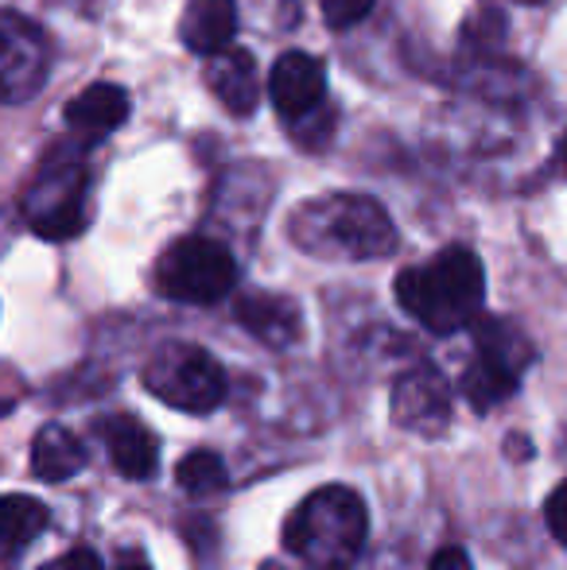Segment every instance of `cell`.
<instances>
[{
	"label": "cell",
	"mask_w": 567,
	"mask_h": 570,
	"mask_svg": "<svg viewBox=\"0 0 567 570\" xmlns=\"http://www.w3.org/2000/svg\"><path fill=\"white\" fill-rule=\"evenodd\" d=\"M51 512L43 501L28 493H8L0 497V556H20L23 548L36 543V535L47 528Z\"/></svg>",
	"instance_id": "cell-16"
},
{
	"label": "cell",
	"mask_w": 567,
	"mask_h": 570,
	"mask_svg": "<svg viewBox=\"0 0 567 570\" xmlns=\"http://www.w3.org/2000/svg\"><path fill=\"white\" fill-rule=\"evenodd\" d=\"M47 78V36L20 12H0V101L36 98Z\"/></svg>",
	"instance_id": "cell-7"
},
{
	"label": "cell",
	"mask_w": 567,
	"mask_h": 570,
	"mask_svg": "<svg viewBox=\"0 0 567 570\" xmlns=\"http://www.w3.org/2000/svg\"><path fill=\"white\" fill-rule=\"evenodd\" d=\"M292 132H295V140H300L307 151H319L326 140H331V132H334V109L323 101V106H319V109H311L307 117H300V120H295V125H292Z\"/></svg>",
	"instance_id": "cell-20"
},
{
	"label": "cell",
	"mask_w": 567,
	"mask_h": 570,
	"mask_svg": "<svg viewBox=\"0 0 567 570\" xmlns=\"http://www.w3.org/2000/svg\"><path fill=\"white\" fill-rule=\"evenodd\" d=\"M86 465V446L62 423H47L31 443V470L43 481H67Z\"/></svg>",
	"instance_id": "cell-15"
},
{
	"label": "cell",
	"mask_w": 567,
	"mask_h": 570,
	"mask_svg": "<svg viewBox=\"0 0 567 570\" xmlns=\"http://www.w3.org/2000/svg\"><path fill=\"white\" fill-rule=\"evenodd\" d=\"M237 36V4L234 0H190L183 8L179 39L187 51L195 55H222L226 47H234Z\"/></svg>",
	"instance_id": "cell-13"
},
{
	"label": "cell",
	"mask_w": 567,
	"mask_h": 570,
	"mask_svg": "<svg viewBox=\"0 0 567 570\" xmlns=\"http://www.w3.org/2000/svg\"><path fill=\"white\" fill-rule=\"evenodd\" d=\"M117 570H148L144 563H125V567H117Z\"/></svg>",
	"instance_id": "cell-25"
},
{
	"label": "cell",
	"mask_w": 567,
	"mask_h": 570,
	"mask_svg": "<svg viewBox=\"0 0 567 570\" xmlns=\"http://www.w3.org/2000/svg\"><path fill=\"white\" fill-rule=\"evenodd\" d=\"M370 535V517L354 489L323 485L303 497L284 524V548L319 570H350Z\"/></svg>",
	"instance_id": "cell-2"
},
{
	"label": "cell",
	"mask_w": 567,
	"mask_h": 570,
	"mask_svg": "<svg viewBox=\"0 0 567 570\" xmlns=\"http://www.w3.org/2000/svg\"><path fill=\"white\" fill-rule=\"evenodd\" d=\"M268 98H273L276 114L287 125H295L300 117H307L311 109H319L326 101V70L315 55L303 51H284L276 59L273 75H268Z\"/></svg>",
	"instance_id": "cell-9"
},
{
	"label": "cell",
	"mask_w": 567,
	"mask_h": 570,
	"mask_svg": "<svg viewBox=\"0 0 567 570\" xmlns=\"http://www.w3.org/2000/svg\"><path fill=\"white\" fill-rule=\"evenodd\" d=\"M428 570H475V567H470V559L462 548H443L436 559H431Z\"/></svg>",
	"instance_id": "cell-24"
},
{
	"label": "cell",
	"mask_w": 567,
	"mask_h": 570,
	"mask_svg": "<svg viewBox=\"0 0 567 570\" xmlns=\"http://www.w3.org/2000/svg\"><path fill=\"white\" fill-rule=\"evenodd\" d=\"M517 381L521 376L509 373V368L493 365V361H482L475 357L467 365V373H462V396L470 400V407H478V412H490L493 404H501V400H509L517 392Z\"/></svg>",
	"instance_id": "cell-18"
},
{
	"label": "cell",
	"mask_w": 567,
	"mask_h": 570,
	"mask_svg": "<svg viewBox=\"0 0 567 570\" xmlns=\"http://www.w3.org/2000/svg\"><path fill=\"white\" fill-rule=\"evenodd\" d=\"M106 446H109V462L125 473V478H148L159 465V443L140 420L133 415H114L106 420Z\"/></svg>",
	"instance_id": "cell-14"
},
{
	"label": "cell",
	"mask_w": 567,
	"mask_h": 570,
	"mask_svg": "<svg viewBox=\"0 0 567 570\" xmlns=\"http://www.w3.org/2000/svg\"><path fill=\"white\" fill-rule=\"evenodd\" d=\"M129 109H133V101L121 86L94 82L67 101L62 117H67V125L75 128L82 140H106L109 132H117V128L129 120Z\"/></svg>",
	"instance_id": "cell-11"
},
{
	"label": "cell",
	"mask_w": 567,
	"mask_h": 570,
	"mask_svg": "<svg viewBox=\"0 0 567 570\" xmlns=\"http://www.w3.org/2000/svg\"><path fill=\"white\" fill-rule=\"evenodd\" d=\"M39 570H101V556L90 548H75L67 556H55L51 563H43Z\"/></svg>",
	"instance_id": "cell-23"
},
{
	"label": "cell",
	"mask_w": 567,
	"mask_h": 570,
	"mask_svg": "<svg viewBox=\"0 0 567 570\" xmlns=\"http://www.w3.org/2000/svg\"><path fill=\"white\" fill-rule=\"evenodd\" d=\"M295 245L307 253L381 261L397 248V226L389 210L370 195H334L303 206L295 218Z\"/></svg>",
	"instance_id": "cell-3"
},
{
	"label": "cell",
	"mask_w": 567,
	"mask_h": 570,
	"mask_svg": "<svg viewBox=\"0 0 567 570\" xmlns=\"http://www.w3.org/2000/svg\"><path fill=\"white\" fill-rule=\"evenodd\" d=\"M521 4H540V0H521Z\"/></svg>",
	"instance_id": "cell-27"
},
{
	"label": "cell",
	"mask_w": 567,
	"mask_h": 570,
	"mask_svg": "<svg viewBox=\"0 0 567 570\" xmlns=\"http://www.w3.org/2000/svg\"><path fill=\"white\" fill-rule=\"evenodd\" d=\"M206 82H211L214 98L234 117H250L257 109L261 101L257 59L245 47H226L222 55H214L211 67H206Z\"/></svg>",
	"instance_id": "cell-12"
},
{
	"label": "cell",
	"mask_w": 567,
	"mask_h": 570,
	"mask_svg": "<svg viewBox=\"0 0 567 570\" xmlns=\"http://www.w3.org/2000/svg\"><path fill=\"white\" fill-rule=\"evenodd\" d=\"M234 315H237V323L257 342H265L268 350H287V345H295L303 334V315H300V307H295V299L276 295V292L242 295Z\"/></svg>",
	"instance_id": "cell-10"
},
{
	"label": "cell",
	"mask_w": 567,
	"mask_h": 570,
	"mask_svg": "<svg viewBox=\"0 0 567 570\" xmlns=\"http://www.w3.org/2000/svg\"><path fill=\"white\" fill-rule=\"evenodd\" d=\"M373 4H378V0H319L323 20L331 23V28H354V23H362L365 16L373 12Z\"/></svg>",
	"instance_id": "cell-21"
},
{
	"label": "cell",
	"mask_w": 567,
	"mask_h": 570,
	"mask_svg": "<svg viewBox=\"0 0 567 570\" xmlns=\"http://www.w3.org/2000/svg\"><path fill=\"white\" fill-rule=\"evenodd\" d=\"M28 226L43 240H67L86 229V164L75 151H51L23 195Z\"/></svg>",
	"instance_id": "cell-6"
},
{
	"label": "cell",
	"mask_w": 567,
	"mask_h": 570,
	"mask_svg": "<svg viewBox=\"0 0 567 570\" xmlns=\"http://www.w3.org/2000/svg\"><path fill=\"white\" fill-rule=\"evenodd\" d=\"M237 284V264L222 240L214 237H183L159 256L156 287L175 303L211 307L226 299Z\"/></svg>",
	"instance_id": "cell-5"
},
{
	"label": "cell",
	"mask_w": 567,
	"mask_h": 570,
	"mask_svg": "<svg viewBox=\"0 0 567 570\" xmlns=\"http://www.w3.org/2000/svg\"><path fill=\"white\" fill-rule=\"evenodd\" d=\"M475 345H478V357L493 361V365L509 368V373L521 376L532 361V342L521 334V326L509 323V318H482L475 326Z\"/></svg>",
	"instance_id": "cell-17"
},
{
	"label": "cell",
	"mask_w": 567,
	"mask_h": 570,
	"mask_svg": "<svg viewBox=\"0 0 567 570\" xmlns=\"http://www.w3.org/2000/svg\"><path fill=\"white\" fill-rule=\"evenodd\" d=\"M393 420L417 435H439L451 420V392L439 368L420 365L393 384Z\"/></svg>",
	"instance_id": "cell-8"
},
{
	"label": "cell",
	"mask_w": 567,
	"mask_h": 570,
	"mask_svg": "<svg viewBox=\"0 0 567 570\" xmlns=\"http://www.w3.org/2000/svg\"><path fill=\"white\" fill-rule=\"evenodd\" d=\"M144 389L175 412L206 415L226 400V368L203 345L167 342L144 365Z\"/></svg>",
	"instance_id": "cell-4"
},
{
	"label": "cell",
	"mask_w": 567,
	"mask_h": 570,
	"mask_svg": "<svg viewBox=\"0 0 567 570\" xmlns=\"http://www.w3.org/2000/svg\"><path fill=\"white\" fill-rule=\"evenodd\" d=\"M175 481H179V489L190 497H214L229 485V473H226V462L214 451H190L179 462Z\"/></svg>",
	"instance_id": "cell-19"
},
{
	"label": "cell",
	"mask_w": 567,
	"mask_h": 570,
	"mask_svg": "<svg viewBox=\"0 0 567 570\" xmlns=\"http://www.w3.org/2000/svg\"><path fill=\"white\" fill-rule=\"evenodd\" d=\"M545 520H548V532H553L560 543H567V478L553 489V493H548Z\"/></svg>",
	"instance_id": "cell-22"
},
{
	"label": "cell",
	"mask_w": 567,
	"mask_h": 570,
	"mask_svg": "<svg viewBox=\"0 0 567 570\" xmlns=\"http://www.w3.org/2000/svg\"><path fill=\"white\" fill-rule=\"evenodd\" d=\"M564 164H567V136H564Z\"/></svg>",
	"instance_id": "cell-26"
},
{
	"label": "cell",
	"mask_w": 567,
	"mask_h": 570,
	"mask_svg": "<svg viewBox=\"0 0 567 570\" xmlns=\"http://www.w3.org/2000/svg\"><path fill=\"white\" fill-rule=\"evenodd\" d=\"M482 261L462 245L443 248L428 264L397 276V303L431 334H454L470 326L482 311Z\"/></svg>",
	"instance_id": "cell-1"
}]
</instances>
